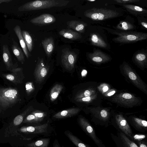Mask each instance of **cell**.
I'll use <instances>...</instances> for the list:
<instances>
[{"instance_id": "7a4b0ae2", "label": "cell", "mask_w": 147, "mask_h": 147, "mask_svg": "<svg viewBox=\"0 0 147 147\" xmlns=\"http://www.w3.org/2000/svg\"><path fill=\"white\" fill-rule=\"evenodd\" d=\"M20 100V94L17 89L11 88H0V107L7 109Z\"/></svg>"}, {"instance_id": "d590c367", "label": "cell", "mask_w": 147, "mask_h": 147, "mask_svg": "<svg viewBox=\"0 0 147 147\" xmlns=\"http://www.w3.org/2000/svg\"><path fill=\"white\" fill-rule=\"evenodd\" d=\"M146 137L144 135L137 134L134 135L133 138L135 140L140 141L145 138Z\"/></svg>"}, {"instance_id": "b9f144b4", "label": "cell", "mask_w": 147, "mask_h": 147, "mask_svg": "<svg viewBox=\"0 0 147 147\" xmlns=\"http://www.w3.org/2000/svg\"><path fill=\"white\" fill-rule=\"evenodd\" d=\"M87 74V71L85 69L83 70L81 72V75L82 77L85 76Z\"/></svg>"}, {"instance_id": "f1b7e54d", "label": "cell", "mask_w": 147, "mask_h": 147, "mask_svg": "<svg viewBox=\"0 0 147 147\" xmlns=\"http://www.w3.org/2000/svg\"><path fill=\"white\" fill-rule=\"evenodd\" d=\"M43 118H40L31 114L27 116L23 121V123H38L42 121Z\"/></svg>"}, {"instance_id": "484cf974", "label": "cell", "mask_w": 147, "mask_h": 147, "mask_svg": "<svg viewBox=\"0 0 147 147\" xmlns=\"http://www.w3.org/2000/svg\"><path fill=\"white\" fill-rule=\"evenodd\" d=\"M116 28L121 30H127L133 29L134 26L131 23L125 21L121 20L117 25Z\"/></svg>"}, {"instance_id": "7c38bea8", "label": "cell", "mask_w": 147, "mask_h": 147, "mask_svg": "<svg viewBox=\"0 0 147 147\" xmlns=\"http://www.w3.org/2000/svg\"><path fill=\"white\" fill-rule=\"evenodd\" d=\"M116 120L119 128L125 135L132 138V131L127 121L120 115L116 117Z\"/></svg>"}, {"instance_id": "5b68a950", "label": "cell", "mask_w": 147, "mask_h": 147, "mask_svg": "<svg viewBox=\"0 0 147 147\" xmlns=\"http://www.w3.org/2000/svg\"><path fill=\"white\" fill-rule=\"evenodd\" d=\"M77 58V55L74 52L68 50H65L62 51L61 62L66 69L71 70L74 67Z\"/></svg>"}, {"instance_id": "8fae6325", "label": "cell", "mask_w": 147, "mask_h": 147, "mask_svg": "<svg viewBox=\"0 0 147 147\" xmlns=\"http://www.w3.org/2000/svg\"><path fill=\"white\" fill-rule=\"evenodd\" d=\"M3 58L7 69L11 71L13 69L17 68L13 63L11 56L8 46L4 45L3 46Z\"/></svg>"}, {"instance_id": "d6986e66", "label": "cell", "mask_w": 147, "mask_h": 147, "mask_svg": "<svg viewBox=\"0 0 147 147\" xmlns=\"http://www.w3.org/2000/svg\"><path fill=\"white\" fill-rule=\"evenodd\" d=\"M90 40L93 45L102 48H106L107 47V43L97 34L92 33L91 34Z\"/></svg>"}, {"instance_id": "8d00e7d4", "label": "cell", "mask_w": 147, "mask_h": 147, "mask_svg": "<svg viewBox=\"0 0 147 147\" xmlns=\"http://www.w3.org/2000/svg\"><path fill=\"white\" fill-rule=\"evenodd\" d=\"M128 76L129 78L132 80L135 81L137 79V77L136 75L132 71L129 72Z\"/></svg>"}, {"instance_id": "52a82bcc", "label": "cell", "mask_w": 147, "mask_h": 147, "mask_svg": "<svg viewBox=\"0 0 147 147\" xmlns=\"http://www.w3.org/2000/svg\"><path fill=\"white\" fill-rule=\"evenodd\" d=\"M11 73L3 74V77L16 84L22 82L24 77L22 68H16L10 71Z\"/></svg>"}, {"instance_id": "7dc6e473", "label": "cell", "mask_w": 147, "mask_h": 147, "mask_svg": "<svg viewBox=\"0 0 147 147\" xmlns=\"http://www.w3.org/2000/svg\"><path fill=\"white\" fill-rule=\"evenodd\" d=\"M88 1H90V2H93L95 1V0H87Z\"/></svg>"}, {"instance_id": "836d02e7", "label": "cell", "mask_w": 147, "mask_h": 147, "mask_svg": "<svg viewBox=\"0 0 147 147\" xmlns=\"http://www.w3.org/2000/svg\"><path fill=\"white\" fill-rule=\"evenodd\" d=\"M91 97L90 96L78 98L75 99V100L78 102H90L91 100Z\"/></svg>"}, {"instance_id": "4316f807", "label": "cell", "mask_w": 147, "mask_h": 147, "mask_svg": "<svg viewBox=\"0 0 147 147\" xmlns=\"http://www.w3.org/2000/svg\"><path fill=\"white\" fill-rule=\"evenodd\" d=\"M120 136L124 147H138L134 142L130 140L125 134L121 133Z\"/></svg>"}, {"instance_id": "f546056e", "label": "cell", "mask_w": 147, "mask_h": 147, "mask_svg": "<svg viewBox=\"0 0 147 147\" xmlns=\"http://www.w3.org/2000/svg\"><path fill=\"white\" fill-rule=\"evenodd\" d=\"M135 58L137 61L142 63L146 60V55L144 53H139L136 54Z\"/></svg>"}, {"instance_id": "7bdbcfd3", "label": "cell", "mask_w": 147, "mask_h": 147, "mask_svg": "<svg viewBox=\"0 0 147 147\" xmlns=\"http://www.w3.org/2000/svg\"><path fill=\"white\" fill-rule=\"evenodd\" d=\"M12 1V0H0V4L3 3H9Z\"/></svg>"}, {"instance_id": "83f0119b", "label": "cell", "mask_w": 147, "mask_h": 147, "mask_svg": "<svg viewBox=\"0 0 147 147\" xmlns=\"http://www.w3.org/2000/svg\"><path fill=\"white\" fill-rule=\"evenodd\" d=\"M30 109L28 108L23 113L17 115L14 119L13 123L15 125H20L22 122L24 117L30 110Z\"/></svg>"}, {"instance_id": "ab89813d", "label": "cell", "mask_w": 147, "mask_h": 147, "mask_svg": "<svg viewBox=\"0 0 147 147\" xmlns=\"http://www.w3.org/2000/svg\"><path fill=\"white\" fill-rule=\"evenodd\" d=\"M53 147H61L57 139L55 140L54 142Z\"/></svg>"}, {"instance_id": "74e56055", "label": "cell", "mask_w": 147, "mask_h": 147, "mask_svg": "<svg viewBox=\"0 0 147 147\" xmlns=\"http://www.w3.org/2000/svg\"><path fill=\"white\" fill-rule=\"evenodd\" d=\"M100 115L103 119H105L108 116V113L106 111L102 110L100 111Z\"/></svg>"}, {"instance_id": "277c9868", "label": "cell", "mask_w": 147, "mask_h": 147, "mask_svg": "<svg viewBox=\"0 0 147 147\" xmlns=\"http://www.w3.org/2000/svg\"><path fill=\"white\" fill-rule=\"evenodd\" d=\"M117 36L113 39L115 42L120 43L136 42L146 39V33L137 32H125L116 33Z\"/></svg>"}, {"instance_id": "6da1fadb", "label": "cell", "mask_w": 147, "mask_h": 147, "mask_svg": "<svg viewBox=\"0 0 147 147\" xmlns=\"http://www.w3.org/2000/svg\"><path fill=\"white\" fill-rule=\"evenodd\" d=\"M69 1L64 0H36L26 3L18 8L20 11H28L66 6Z\"/></svg>"}, {"instance_id": "30bf717a", "label": "cell", "mask_w": 147, "mask_h": 147, "mask_svg": "<svg viewBox=\"0 0 147 147\" xmlns=\"http://www.w3.org/2000/svg\"><path fill=\"white\" fill-rule=\"evenodd\" d=\"M79 122L83 130L87 133L96 144L100 143L99 140L97 137L95 131L90 123L84 119L80 117Z\"/></svg>"}, {"instance_id": "4dcf8cb0", "label": "cell", "mask_w": 147, "mask_h": 147, "mask_svg": "<svg viewBox=\"0 0 147 147\" xmlns=\"http://www.w3.org/2000/svg\"><path fill=\"white\" fill-rule=\"evenodd\" d=\"M25 88L26 93L28 95L31 94L34 89L33 84L31 82H28L26 84Z\"/></svg>"}, {"instance_id": "d6a6232c", "label": "cell", "mask_w": 147, "mask_h": 147, "mask_svg": "<svg viewBox=\"0 0 147 147\" xmlns=\"http://www.w3.org/2000/svg\"><path fill=\"white\" fill-rule=\"evenodd\" d=\"M31 114L37 117L43 119H44L47 115L46 113L45 112L39 110L34 111L32 112Z\"/></svg>"}, {"instance_id": "44dd1931", "label": "cell", "mask_w": 147, "mask_h": 147, "mask_svg": "<svg viewBox=\"0 0 147 147\" xmlns=\"http://www.w3.org/2000/svg\"><path fill=\"white\" fill-rule=\"evenodd\" d=\"M65 134L70 140L77 147H90L81 141L78 137L69 131H66Z\"/></svg>"}, {"instance_id": "9c48e42d", "label": "cell", "mask_w": 147, "mask_h": 147, "mask_svg": "<svg viewBox=\"0 0 147 147\" xmlns=\"http://www.w3.org/2000/svg\"><path fill=\"white\" fill-rule=\"evenodd\" d=\"M48 123L36 126H23L20 129V131L24 133L40 134L46 133L48 129Z\"/></svg>"}, {"instance_id": "1f68e13d", "label": "cell", "mask_w": 147, "mask_h": 147, "mask_svg": "<svg viewBox=\"0 0 147 147\" xmlns=\"http://www.w3.org/2000/svg\"><path fill=\"white\" fill-rule=\"evenodd\" d=\"M134 119L136 124L140 127L146 128L147 122L146 121L137 118H134Z\"/></svg>"}, {"instance_id": "e0dca14e", "label": "cell", "mask_w": 147, "mask_h": 147, "mask_svg": "<svg viewBox=\"0 0 147 147\" xmlns=\"http://www.w3.org/2000/svg\"><path fill=\"white\" fill-rule=\"evenodd\" d=\"M41 43L47 55L49 57L52 54L55 47L54 41L52 37L42 40Z\"/></svg>"}, {"instance_id": "ee69618b", "label": "cell", "mask_w": 147, "mask_h": 147, "mask_svg": "<svg viewBox=\"0 0 147 147\" xmlns=\"http://www.w3.org/2000/svg\"><path fill=\"white\" fill-rule=\"evenodd\" d=\"M139 145V147H147L146 145L143 142L140 143Z\"/></svg>"}, {"instance_id": "5bb4252c", "label": "cell", "mask_w": 147, "mask_h": 147, "mask_svg": "<svg viewBox=\"0 0 147 147\" xmlns=\"http://www.w3.org/2000/svg\"><path fill=\"white\" fill-rule=\"evenodd\" d=\"M79 108H72L58 112L53 115L56 119H61L73 116L77 114L80 111Z\"/></svg>"}, {"instance_id": "f35d334b", "label": "cell", "mask_w": 147, "mask_h": 147, "mask_svg": "<svg viewBox=\"0 0 147 147\" xmlns=\"http://www.w3.org/2000/svg\"><path fill=\"white\" fill-rule=\"evenodd\" d=\"M122 97L123 98L126 99H131L132 97V95L128 93H124L122 95Z\"/></svg>"}, {"instance_id": "7402d4cb", "label": "cell", "mask_w": 147, "mask_h": 147, "mask_svg": "<svg viewBox=\"0 0 147 147\" xmlns=\"http://www.w3.org/2000/svg\"><path fill=\"white\" fill-rule=\"evenodd\" d=\"M63 88V86L59 84H56L52 87L49 95L51 101H53L57 99Z\"/></svg>"}, {"instance_id": "60d3db41", "label": "cell", "mask_w": 147, "mask_h": 147, "mask_svg": "<svg viewBox=\"0 0 147 147\" xmlns=\"http://www.w3.org/2000/svg\"><path fill=\"white\" fill-rule=\"evenodd\" d=\"M141 25L143 27H144L146 29L147 28V22H145L141 21L140 22Z\"/></svg>"}, {"instance_id": "ac0fdd59", "label": "cell", "mask_w": 147, "mask_h": 147, "mask_svg": "<svg viewBox=\"0 0 147 147\" xmlns=\"http://www.w3.org/2000/svg\"><path fill=\"white\" fill-rule=\"evenodd\" d=\"M67 27L80 33L83 32L87 24L83 22L76 20L67 22Z\"/></svg>"}, {"instance_id": "d4e9b609", "label": "cell", "mask_w": 147, "mask_h": 147, "mask_svg": "<svg viewBox=\"0 0 147 147\" xmlns=\"http://www.w3.org/2000/svg\"><path fill=\"white\" fill-rule=\"evenodd\" d=\"M22 33L28 49L29 52H31L33 48V41L32 37L26 31L23 30Z\"/></svg>"}, {"instance_id": "cb8c5ba5", "label": "cell", "mask_w": 147, "mask_h": 147, "mask_svg": "<svg viewBox=\"0 0 147 147\" xmlns=\"http://www.w3.org/2000/svg\"><path fill=\"white\" fill-rule=\"evenodd\" d=\"M50 140L49 138L42 139L27 144L29 147H47Z\"/></svg>"}, {"instance_id": "e575fe53", "label": "cell", "mask_w": 147, "mask_h": 147, "mask_svg": "<svg viewBox=\"0 0 147 147\" xmlns=\"http://www.w3.org/2000/svg\"><path fill=\"white\" fill-rule=\"evenodd\" d=\"M116 2L120 3H133L139 1V0H115L114 1Z\"/></svg>"}, {"instance_id": "4fadbf2b", "label": "cell", "mask_w": 147, "mask_h": 147, "mask_svg": "<svg viewBox=\"0 0 147 147\" xmlns=\"http://www.w3.org/2000/svg\"><path fill=\"white\" fill-rule=\"evenodd\" d=\"M89 56L93 61L97 63L104 62L109 59L108 55L101 51L97 50L90 53Z\"/></svg>"}, {"instance_id": "2e32d148", "label": "cell", "mask_w": 147, "mask_h": 147, "mask_svg": "<svg viewBox=\"0 0 147 147\" xmlns=\"http://www.w3.org/2000/svg\"><path fill=\"white\" fill-rule=\"evenodd\" d=\"M59 34L63 37L72 40H78L82 37L80 33L71 29H62L59 32Z\"/></svg>"}, {"instance_id": "ffe728a7", "label": "cell", "mask_w": 147, "mask_h": 147, "mask_svg": "<svg viewBox=\"0 0 147 147\" xmlns=\"http://www.w3.org/2000/svg\"><path fill=\"white\" fill-rule=\"evenodd\" d=\"M12 51L18 60L22 64L24 63L25 61L24 53L18 46V44L15 41H13L12 45Z\"/></svg>"}, {"instance_id": "8992f818", "label": "cell", "mask_w": 147, "mask_h": 147, "mask_svg": "<svg viewBox=\"0 0 147 147\" xmlns=\"http://www.w3.org/2000/svg\"><path fill=\"white\" fill-rule=\"evenodd\" d=\"M49 67L46 65L43 59L38 61L34 71V76L36 81L41 83L47 76Z\"/></svg>"}, {"instance_id": "f6af8a7d", "label": "cell", "mask_w": 147, "mask_h": 147, "mask_svg": "<svg viewBox=\"0 0 147 147\" xmlns=\"http://www.w3.org/2000/svg\"><path fill=\"white\" fill-rule=\"evenodd\" d=\"M115 91L114 90L110 92H109L108 94V95L109 96H111L112 95H113V94H115Z\"/></svg>"}, {"instance_id": "ba28073f", "label": "cell", "mask_w": 147, "mask_h": 147, "mask_svg": "<svg viewBox=\"0 0 147 147\" xmlns=\"http://www.w3.org/2000/svg\"><path fill=\"white\" fill-rule=\"evenodd\" d=\"M56 20L55 18L53 15L49 13H44L32 18L30 21L34 24L43 26L54 23Z\"/></svg>"}, {"instance_id": "9a60e30c", "label": "cell", "mask_w": 147, "mask_h": 147, "mask_svg": "<svg viewBox=\"0 0 147 147\" xmlns=\"http://www.w3.org/2000/svg\"><path fill=\"white\" fill-rule=\"evenodd\" d=\"M13 30L17 35L23 52L27 58H28L29 54L24 38L21 28L17 25L14 28Z\"/></svg>"}, {"instance_id": "3957f363", "label": "cell", "mask_w": 147, "mask_h": 147, "mask_svg": "<svg viewBox=\"0 0 147 147\" xmlns=\"http://www.w3.org/2000/svg\"><path fill=\"white\" fill-rule=\"evenodd\" d=\"M119 13L116 11L109 9L94 8L88 10L84 13V15L94 21H100L117 17Z\"/></svg>"}, {"instance_id": "bcb514c9", "label": "cell", "mask_w": 147, "mask_h": 147, "mask_svg": "<svg viewBox=\"0 0 147 147\" xmlns=\"http://www.w3.org/2000/svg\"><path fill=\"white\" fill-rule=\"evenodd\" d=\"M108 90V87L107 86H104L103 88V90L104 92L107 91Z\"/></svg>"}, {"instance_id": "603a6c76", "label": "cell", "mask_w": 147, "mask_h": 147, "mask_svg": "<svg viewBox=\"0 0 147 147\" xmlns=\"http://www.w3.org/2000/svg\"><path fill=\"white\" fill-rule=\"evenodd\" d=\"M123 6L129 12L133 14L146 13L147 11L138 6L132 5L125 4Z\"/></svg>"}]
</instances>
